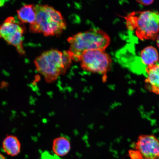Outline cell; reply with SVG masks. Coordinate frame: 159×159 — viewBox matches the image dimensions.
<instances>
[{
  "mask_svg": "<svg viewBox=\"0 0 159 159\" xmlns=\"http://www.w3.org/2000/svg\"><path fill=\"white\" fill-rule=\"evenodd\" d=\"M135 148L141 159H159V140L154 135H140Z\"/></svg>",
  "mask_w": 159,
  "mask_h": 159,
  "instance_id": "52a82bcc",
  "label": "cell"
},
{
  "mask_svg": "<svg viewBox=\"0 0 159 159\" xmlns=\"http://www.w3.org/2000/svg\"><path fill=\"white\" fill-rule=\"evenodd\" d=\"M139 4L144 6L150 5L154 2V1L149 0V1H137Z\"/></svg>",
  "mask_w": 159,
  "mask_h": 159,
  "instance_id": "5bb4252c",
  "label": "cell"
},
{
  "mask_svg": "<svg viewBox=\"0 0 159 159\" xmlns=\"http://www.w3.org/2000/svg\"><path fill=\"white\" fill-rule=\"evenodd\" d=\"M142 62L147 66L156 64L159 59L157 50L152 46L147 47L140 53Z\"/></svg>",
  "mask_w": 159,
  "mask_h": 159,
  "instance_id": "7c38bea8",
  "label": "cell"
},
{
  "mask_svg": "<svg viewBox=\"0 0 159 159\" xmlns=\"http://www.w3.org/2000/svg\"><path fill=\"white\" fill-rule=\"evenodd\" d=\"M68 52L73 61H79L81 56L91 50H105L111 42L109 35L102 30L93 29L77 33L67 39Z\"/></svg>",
  "mask_w": 159,
  "mask_h": 159,
  "instance_id": "7a4b0ae2",
  "label": "cell"
},
{
  "mask_svg": "<svg viewBox=\"0 0 159 159\" xmlns=\"http://www.w3.org/2000/svg\"><path fill=\"white\" fill-rule=\"evenodd\" d=\"M21 148L20 142L16 136L9 135L4 139L2 148L4 151L9 156H17L20 152Z\"/></svg>",
  "mask_w": 159,
  "mask_h": 159,
  "instance_id": "9c48e42d",
  "label": "cell"
},
{
  "mask_svg": "<svg viewBox=\"0 0 159 159\" xmlns=\"http://www.w3.org/2000/svg\"><path fill=\"white\" fill-rule=\"evenodd\" d=\"M158 62H159V59H158Z\"/></svg>",
  "mask_w": 159,
  "mask_h": 159,
  "instance_id": "ac0fdd59",
  "label": "cell"
},
{
  "mask_svg": "<svg viewBox=\"0 0 159 159\" xmlns=\"http://www.w3.org/2000/svg\"><path fill=\"white\" fill-rule=\"evenodd\" d=\"M72 61L68 51L51 49L41 53L35 59L34 63L37 70L45 81L51 83L66 72Z\"/></svg>",
  "mask_w": 159,
  "mask_h": 159,
  "instance_id": "6da1fadb",
  "label": "cell"
},
{
  "mask_svg": "<svg viewBox=\"0 0 159 159\" xmlns=\"http://www.w3.org/2000/svg\"><path fill=\"white\" fill-rule=\"evenodd\" d=\"M34 8L35 21L30 25V32L51 36L61 34L66 29V22L60 12L48 5H37Z\"/></svg>",
  "mask_w": 159,
  "mask_h": 159,
  "instance_id": "3957f363",
  "label": "cell"
},
{
  "mask_svg": "<svg viewBox=\"0 0 159 159\" xmlns=\"http://www.w3.org/2000/svg\"><path fill=\"white\" fill-rule=\"evenodd\" d=\"M146 72L145 88L149 92L159 95V65L155 64L147 66Z\"/></svg>",
  "mask_w": 159,
  "mask_h": 159,
  "instance_id": "ba28073f",
  "label": "cell"
},
{
  "mask_svg": "<svg viewBox=\"0 0 159 159\" xmlns=\"http://www.w3.org/2000/svg\"><path fill=\"white\" fill-rule=\"evenodd\" d=\"M41 159H62L55 155L50 154L48 152H45L42 155Z\"/></svg>",
  "mask_w": 159,
  "mask_h": 159,
  "instance_id": "4fadbf2b",
  "label": "cell"
},
{
  "mask_svg": "<svg viewBox=\"0 0 159 159\" xmlns=\"http://www.w3.org/2000/svg\"><path fill=\"white\" fill-rule=\"evenodd\" d=\"M127 28L141 40L157 38L159 32V13L152 11H134L125 17Z\"/></svg>",
  "mask_w": 159,
  "mask_h": 159,
  "instance_id": "277c9868",
  "label": "cell"
},
{
  "mask_svg": "<svg viewBox=\"0 0 159 159\" xmlns=\"http://www.w3.org/2000/svg\"><path fill=\"white\" fill-rule=\"evenodd\" d=\"M0 159H6L4 156L0 153Z\"/></svg>",
  "mask_w": 159,
  "mask_h": 159,
  "instance_id": "2e32d148",
  "label": "cell"
},
{
  "mask_svg": "<svg viewBox=\"0 0 159 159\" xmlns=\"http://www.w3.org/2000/svg\"><path fill=\"white\" fill-rule=\"evenodd\" d=\"M19 19L22 23H28L30 25L35 21L36 13L34 5L32 4L24 5L17 11Z\"/></svg>",
  "mask_w": 159,
  "mask_h": 159,
  "instance_id": "8fae6325",
  "label": "cell"
},
{
  "mask_svg": "<svg viewBox=\"0 0 159 159\" xmlns=\"http://www.w3.org/2000/svg\"><path fill=\"white\" fill-rule=\"evenodd\" d=\"M5 1H0V7L3 5L5 3Z\"/></svg>",
  "mask_w": 159,
  "mask_h": 159,
  "instance_id": "e0dca14e",
  "label": "cell"
},
{
  "mask_svg": "<svg viewBox=\"0 0 159 159\" xmlns=\"http://www.w3.org/2000/svg\"><path fill=\"white\" fill-rule=\"evenodd\" d=\"M79 61L84 70L104 75L111 68L112 59L105 50L95 49L85 52Z\"/></svg>",
  "mask_w": 159,
  "mask_h": 159,
  "instance_id": "5b68a950",
  "label": "cell"
},
{
  "mask_svg": "<svg viewBox=\"0 0 159 159\" xmlns=\"http://www.w3.org/2000/svg\"><path fill=\"white\" fill-rule=\"evenodd\" d=\"M22 23L17 22L13 17L7 18L0 25V38L15 47L20 55H25L23 38L25 29Z\"/></svg>",
  "mask_w": 159,
  "mask_h": 159,
  "instance_id": "8992f818",
  "label": "cell"
},
{
  "mask_svg": "<svg viewBox=\"0 0 159 159\" xmlns=\"http://www.w3.org/2000/svg\"><path fill=\"white\" fill-rule=\"evenodd\" d=\"M70 143L66 137L61 136L53 140L52 150L55 155L58 157L65 156L70 150Z\"/></svg>",
  "mask_w": 159,
  "mask_h": 159,
  "instance_id": "30bf717a",
  "label": "cell"
},
{
  "mask_svg": "<svg viewBox=\"0 0 159 159\" xmlns=\"http://www.w3.org/2000/svg\"><path fill=\"white\" fill-rule=\"evenodd\" d=\"M156 39L157 46L159 48V34L157 36Z\"/></svg>",
  "mask_w": 159,
  "mask_h": 159,
  "instance_id": "9a60e30c",
  "label": "cell"
}]
</instances>
